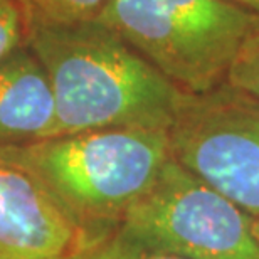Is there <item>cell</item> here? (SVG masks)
<instances>
[{"instance_id": "3957f363", "label": "cell", "mask_w": 259, "mask_h": 259, "mask_svg": "<svg viewBox=\"0 0 259 259\" xmlns=\"http://www.w3.org/2000/svg\"><path fill=\"white\" fill-rule=\"evenodd\" d=\"M98 20L187 95L224 84L259 25L227 0H115Z\"/></svg>"}, {"instance_id": "ba28073f", "label": "cell", "mask_w": 259, "mask_h": 259, "mask_svg": "<svg viewBox=\"0 0 259 259\" xmlns=\"http://www.w3.org/2000/svg\"><path fill=\"white\" fill-rule=\"evenodd\" d=\"M27 25H69L98 20L115 0H15Z\"/></svg>"}, {"instance_id": "8fae6325", "label": "cell", "mask_w": 259, "mask_h": 259, "mask_svg": "<svg viewBox=\"0 0 259 259\" xmlns=\"http://www.w3.org/2000/svg\"><path fill=\"white\" fill-rule=\"evenodd\" d=\"M27 44V22L15 0H0V59Z\"/></svg>"}, {"instance_id": "9c48e42d", "label": "cell", "mask_w": 259, "mask_h": 259, "mask_svg": "<svg viewBox=\"0 0 259 259\" xmlns=\"http://www.w3.org/2000/svg\"><path fill=\"white\" fill-rule=\"evenodd\" d=\"M61 259H185L167 254L125 241L118 234H110L96 241L79 242L69 254Z\"/></svg>"}, {"instance_id": "277c9868", "label": "cell", "mask_w": 259, "mask_h": 259, "mask_svg": "<svg viewBox=\"0 0 259 259\" xmlns=\"http://www.w3.org/2000/svg\"><path fill=\"white\" fill-rule=\"evenodd\" d=\"M115 234L185 259H259L254 219L174 157Z\"/></svg>"}, {"instance_id": "30bf717a", "label": "cell", "mask_w": 259, "mask_h": 259, "mask_svg": "<svg viewBox=\"0 0 259 259\" xmlns=\"http://www.w3.org/2000/svg\"><path fill=\"white\" fill-rule=\"evenodd\" d=\"M226 84L259 100V25L237 54Z\"/></svg>"}, {"instance_id": "6da1fadb", "label": "cell", "mask_w": 259, "mask_h": 259, "mask_svg": "<svg viewBox=\"0 0 259 259\" xmlns=\"http://www.w3.org/2000/svg\"><path fill=\"white\" fill-rule=\"evenodd\" d=\"M27 46L53 88L54 137L113 128L170 130L187 95L100 20L27 25Z\"/></svg>"}, {"instance_id": "5b68a950", "label": "cell", "mask_w": 259, "mask_h": 259, "mask_svg": "<svg viewBox=\"0 0 259 259\" xmlns=\"http://www.w3.org/2000/svg\"><path fill=\"white\" fill-rule=\"evenodd\" d=\"M175 162L259 219V100L229 84L185 95L168 130Z\"/></svg>"}, {"instance_id": "52a82bcc", "label": "cell", "mask_w": 259, "mask_h": 259, "mask_svg": "<svg viewBox=\"0 0 259 259\" xmlns=\"http://www.w3.org/2000/svg\"><path fill=\"white\" fill-rule=\"evenodd\" d=\"M56 125L48 72L25 44L0 59V147L54 137Z\"/></svg>"}, {"instance_id": "7c38bea8", "label": "cell", "mask_w": 259, "mask_h": 259, "mask_svg": "<svg viewBox=\"0 0 259 259\" xmlns=\"http://www.w3.org/2000/svg\"><path fill=\"white\" fill-rule=\"evenodd\" d=\"M227 2L236 4V5H239V7L259 15V0H227Z\"/></svg>"}, {"instance_id": "8992f818", "label": "cell", "mask_w": 259, "mask_h": 259, "mask_svg": "<svg viewBox=\"0 0 259 259\" xmlns=\"http://www.w3.org/2000/svg\"><path fill=\"white\" fill-rule=\"evenodd\" d=\"M79 241L42 189L0 158V259H61Z\"/></svg>"}, {"instance_id": "4fadbf2b", "label": "cell", "mask_w": 259, "mask_h": 259, "mask_svg": "<svg viewBox=\"0 0 259 259\" xmlns=\"http://www.w3.org/2000/svg\"><path fill=\"white\" fill-rule=\"evenodd\" d=\"M254 232H256V237L259 239V219H254Z\"/></svg>"}, {"instance_id": "7a4b0ae2", "label": "cell", "mask_w": 259, "mask_h": 259, "mask_svg": "<svg viewBox=\"0 0 259 259\" xmlns=\"http://www.w3.org/2000/svg\"><path fill=\"white\" fill-rule=\"evenodd\" d=\"M0 158L25 172L79 234H113L172 158L168 130L113 128L0 147Z\"/></svg>"}]
</instances>
